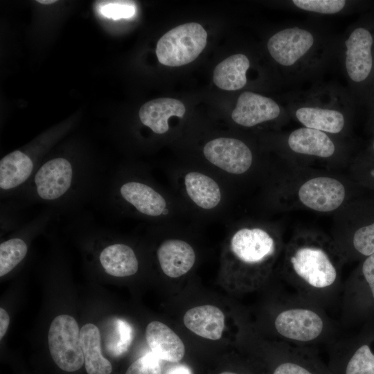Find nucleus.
I'll use <instances>...</instances> for the list:
<instances>
[{"instance_id": "26", "label": "nucleus", "mask_w": 374, "mask_h": 374, "mask_svg": "<svg viewBox=\"0 0 374 374\" xmlns=\"http://www.w3.org/2000/svg\"><path fill=\"white\" fill-rule=\"evenodd\" d=\"M346 374H374V354L370 347L361 346L350 359Z\"/></svg>"}, {"instance_id": "15", "label": "nucleus", "mask_w": 374, "mask_h": 374, "mask_svg": "<svg viewBox=\"0 0 374 374\" xmlns=\"http://www.w3.org/2000/svg\"><path fill=\"white\" fill-rule=\"evenodd\" d=\"M280 3L286 10L312 16H344L374 10V1L290 0Z\"/></svg>"}, {"instance_id": "18", "label": "nucleus", "mask_w": 374, "mask_h": 374, "mask_svg": "<svg viewBox=\"0 0 374 374\" xmlns=\"http://www.w3.org/2000/svg\"><path fill=\"white\" fill-rule=\"evenodd\" d=\"M287 148L294 153L330 158L337 152L333 139L326 132L302 127L292 131L286 138Z\"/></svg>"}, {"instance_id": "33", "label": "nucleus", "mask_w": 374, "mask_h": 374, "mask_svg": "<svg viewBox=\"0 0 374 374\" xmlns=\"http://www.w3.org/2000/svg\"><path fill=\"white\" fill-rule=\"evenodd\" d=\"M165 374H193L190 368L184 364H176L167 370Z\"/></svg>"}, {"instance_id": "4", "label": "nucleus", "mask_w": 374, "mask_h": 374, "mask_svg": "<svg viewBox=\"0 0 374 374\" xmlns=\"http://www.w3.org/2000/svg\"><path fill=\"white\" fill-rule=\"evenodd\" d=\"M337 62L357 105L366 106L374 86V10L339 37Z\"/></svg>"}, {"instance_id": "32", "label": "nucleus", "mask_w": 374, "mask_h": 374, "mask_svg": "<svg viewBox=\"0 0 374 374\" xmlns=\"http://www.w3.org/2000/svg\"><path fill=\"white\" fill-rule=\"evenodd\" d=\"M10 323L8 312L3 308H0V339L6 335Z\"/></svg>"}, {"instance_id": "21", "label": "nucleus", "mask_w": 374, "mask_h": 374, "mask_svg": "<svg viewBox=\"0 0 374 374\" xmlns=\"http://www.w3.org/2000/svg\"><path fill=\"white\" fill-rule=\"evenodd\" d=\"M250 67L251 61L246 54H233L215 66L213 71V82L223 90L242 89L247 84V73Z\"/></svg>"}, {"instance_id": "12", "label": "nucleus", "mask_w": 374, "mask_h": 374, "mask_svg": "<svg viewBox=\"0 0 374 374\" xmlns=\"http://www.w3.org/2000/svg\"><path fill=\"white\" fill-rule=\"evenodd\" d=\"M288 117L285 106L270 97L251 91H243L239 95L235 107L231 112L232 120L245 127Z\"/></svg>"}, {"instance_id": "19", "label": "nucleus", "mask_w": 374, "mask_h": 374, "mask_svg": "<svg viewBox=\"0 0 374 374\" xmlns=\"http://www.w3.org/2000/svg\"><path fill=\"white\" fill-rule=\"evenodd\" d=\"M184 326L192 332L202 338L218 340L225 327V316L215 305L205 304L188 310L184 317Z\"/></svg>"}, {"instance_id": "14", "label": "nucleus", "mask_w": 374, "mask_h": 374, "mask_svg": "<svg viewBox=\"0 0 374 374\" xmlns=\"http://www.w3.org/2000/svg\"><path fill=\"white\" fill-rule=\"evenodd\" d=\"M300 201L308 208L319 212H329L343 203L346 192L337 179L318 177L305 182L299 190Z\"/></svg>"}, {"instance_id": "8", "label": "nucleus", "mask_w": 374, "mask_h": 374, "mask_svg": "<svg viewBox=\"0 0 374 374\" xmlns=\"http://www.w3.org/2000/svg\"><path fill=\"white\" fill-rule=\"evenodd\" d=\"M80 331L76 320L69 314L57 316L50 325L48 344L51 356L64 371H76L84 363Z\"/></svg>"}, {"instance_id": "9", "label": "nucleus", "mask_w": 374, "mask_h": 374, "mask_svg": "<svg viewBox=\"0 0 374 374\" xmlns=\"http://www.w3.org/2000/svg\"><path fill=\"white\" fill-rule=\"evenodd\" d=\"M84 215L90 230L101 244L97 261L103 271L109 276L118 278L136 274L139 269V261L134 249L125 242L114 240L110 232L104 228L103 231L106 242H103L98 224L90 217Z\"/></svg>"}, {"instance_id": "30", "label": "nucleus", "mask_w": 374, "mask_h": 374, "mask_svg": "<svg viewBox=\"0 0 374 374\" xmlns=\"http://www.w3.org/2000/svg\"><path fill=\"white\" fill-rule=\"evenodd\" d=\"M362 271L368 284L374 299V253L368 256L362 264Z\"/></svg>"}, {"instance_id": "28", "label": "nucleus", "mask_w": 374, "mask_h": 374, "mask_svg": "<svg viewBox=\"0 0 374 374\" xmlns=\"http://www.w3.org/2000/svg\"><path fill=\"white\" fill-rule=\"evenodd\" d=\"M125 374H162L160 359L152 353L145 354L135 360Z\"/></svg>"}, {"instance_id": "25", "label": "nucleus", "mask_w": 374, "mask_h": 374, "mask_svg": "<svg viewBox=\"0 0 374 374\" xmlns=\"http://www.w3.org/2000/svg\"><path fill=\"white\" fill-rule=\"evenodd\" d=\"M6 200L1 204V233L15 231L26 222L22 220V213L25 206L14 199Z\"/></svg>"}, {"instance_id": "22", "label": "nucleus", "mask_w": 374, "mask_h": 374, "mask_svg": "<svg viewBox=\"0 0 374 374\" xmlns=\"http://www.w3.org/2000/svg\"><path fill=\"white\" fill-rule=\"evenodd\" d=\"M184 184L189 198L199 208L210 210L219 205L221 190L211 177L199 172H188L184 177Z\"/></svg>"}, {"instance_id": "13", "label": "nucleus", "mask_w": 374, "mask_h": 374, "mask_svg": "<svg viewBox=\"0 0 374 374\" xmlns=\"http://www.w3.org/2000/svg\"><path fill=\"white\" fill-rule=\"evenodd\" d=\"M203 154L211 163L232 175L244 173L253 163V153L249 147L234 138L220 137L207 142Z\"/></svg>"}, {"instance_id": "1", "label": "nucleus", "mask_w": 374, "mask_h": 374, "mask_svg": "<svg viewBox=\"0 0 374 374\" xmlns=\"http://www.w3.org/2000/svg\"><path fill=\"white\" fill-rule=\"evenodd\" d=\"M62 152L44 158L32 177L11 199L24 206L42 204L55 215L79 213L95 202L107 175L91 158Z\"/></svg>"}, {"instance_id": "10", "label": "nucleus", "mask_w": 374, "mask_h": 374, "mask_svg": "<svg viewBox=\"0 0 374 374\" xmlns=\"http://www.w3.org/2000/svg\"><path fill=\"white\" fill-rule=\"evenodd\" d=\"M55 216L53 211L46 208L37 216L26 221L14 231L12 235L1 242V277L9 274L25 259L28 251V240L48 226Z\"/></svg>"}, {"instance_id": "23", "label": "nucleus", "mask_w": 374, "mask_h": 374, "mask_svg": "<svg viewBox=\"0 0 374 374\" xmlns=\"http://www.w3.org/2000/svg\"><path fill=\"white\" fill-rule=\"evenodd\" d=\"M81 347L87 374H111L112 366L101 351V337L93 323L84 325L80 331Z\"/></svg>"}, {"instance_id": "17", "label": "nucleus", "mask_w": 374, "mask_h": 374, "mask_svg": "<svg viewBox=\"0 0 374 374\" xmlns=\"http://www.w3.org/2000/svg\"><path fill=\"white\" fill-rule=\"evenodd\" d=\"M145 339L152 353L160 360L178 363L185 355L186 347L183 341L163 322H150L145 328Z\"/></svg>"}, {"instance_id": "36", "label": "nucleus", "mask_w": 374, "mask_h": 374, "mask_svg": "<svg viewBox=\"0 0 374 374\" xmlns=\"http://www.w3.org/2000/svg\"><path fill=\"white\" fill-rule=\"evenodd\" d=\"M369 148H370L371 153L374 156V139L372 141Z\"/></svg>"}, {"instance_id": "38", "label": "nucleus", "mask_w": 374, "mask_h": 374, "mask_svg": "<svg viewBox=\"0 0 374 374\" xmlns=\"http://www.w3.org/2000/svg\"><path fill=\"white\" fill-rule=\"evenodd\" d=\"M374 93V86H373V90H372V92H371V96H370V98H371V96L373 95ZM369 98V100H370ZM369 101V100H368Z\"/></svg>"}, {"instance_id": "37", "label": "nucleus", "mask_w": 374, "mask_h": 374, "mask_svg": "<svg viewBox=\"0 0 374 374\" xmlns=\"http://www.w3.org/2000/svg\"><path fill=\"white\" fill-rule=\"evenodd\" d=\"M220 374H237V373H233V372H229V371H224Z\"/></svg>"}, {"instance_id": "16", "label": "nucleus", "mask_w": 374, "mask_h": 374, "mask_svg": "<svg viewBox=\"0 0 374 374\" xmlns=\"http://www.w3.org/2000/svg\"><path fill=\"white\" fill-rule=\"evenodd\" d=\"M156 255L163 273L172 278L187 274L194 266L196 253L187 242L170 238L161 242L157 249Z\"/></svg>"}, {"instance_id": "2", "label": "nucleus", "mask_w": 374, "mask_h": 374, "mask_svg": "<svg viewBox=\"0 0 374 374\" xmlns=\"http://www.w3.org/2000/svg\"><path fill=\"white\" fill-rule=\"evenodd\" d=\"M339 37L315 20L287 24L269 37L266 48L286 84L314 83L337 62Z\"/></svg>"}, {"instance_id": "35", "label": "nucleus", "mask_w": 374, "mask_h": 374, "mask_svg": "<svg viewBox=\"0 0 374 374\" xmlns=\"http://www.w3.org/2000/svg\"><path fill=\"white\" fill-rule=\"evenodd\" d=\"M55 0H37V2L42 3V4H51L53 3L56 2Z\"/></svg>"}, {"instance_id": "3", "label": "nucleus", "mask_w": 374, "mask_h": 374, "mask_svg": "<svg viewBox=\"0 0 374 374\" xmlns=\"http://www.w3.org/2000/svg\"><path fill=\"white\" fill-rule=\"evenodd\" d=\"M285 99L289 116L303 127L335 135L344 132L357 106L348 89L321 81L286 93Z\"/></svg>"}, {"instance_id": "27", "label": "nucleus", "mask_w": 374, "mask_h": 374, "mask_svg": "<svg viewBox=\"0 0 374 374\" xmlns=\"http://www.w3.org/2000/svg\"><path fill=\"white\" fill-rule=\"evenodd\" d=\"M355 251L364 256L374 253V220L359 226L353 236Z\"/></svg>"}, {"instance_id": "24", "label": "nucleus", "mask_w": 374, "mask_h": 374, "mask_svg": "<svg viewBox=\"0 0 374 374\" xmlns=\"http://www.w3.org/2000/svg\"><path fill=\"white\" fill-rule=\"evenodd\" d=\"M96 3L98 12L114 20L132 18L136 12V5L133 1L108 0Z\"/></svg>"}, {"instance_id": "7", "label": "nucleus", "mask_w": 374, "mask_h": 374, "mask_svg": "<svg viewBox=\"0 0 374 374\" xmlns=\"http://www.w3.org/2000/svg\"><path fill=\"white\" fill-rule=\"evenodd\" d=\"M207 33L197 23H187L168 30L158 41L159 62L168 66H180L195 60L204 49Z\"/></svg>"}, {"instance_id": "20", "label": "nucleus", "mask_w": 374, "mask_h": 374, "mask_svg": "<svg viewBox=\"0 0 374 374\" xmlns=\"http://www.w3.org/2000/svg\"><path fill=\"white\" fill-rule=\"evenodd\" d=\"M186 112L184 103L171 98H159L143 104L139 109L141 123L154 134H163L169 130L168 119L172 116L183 118Z\"/></svg>"}, {"instance_id": "11", "label": "nucleus", "mask_w": 374, "mask_h": 374, "mask_svg": "<svg viewBox=\"0 0 374 374\" xmlns=\"http://www.w3.org/2000/svg\"><path fill=\"white\" fill-rule=\"evenodd\" d=\"M277 333L287 340L297 343L312 342L323 332L325 322L315 310L292 307L280 312L274 319Z\"/></svg>"}, {"instance_id": "5", "label": "nucleus", "mask_w": 374, "mask_h": 374, "mask_svg": "<svg viewBox=\"0 0 374 374\" xmlns=\"http://www.w3.org/2000/svg\"><path fill=\"white\" fill-rule=\"evenodd\" d=\"M276 242L260 227H242L230 237L224 258V267L238 274L249 276L250 287L262 279L256 270L271 262L276 253ZM253 287V286H252Z\"/></svg>"}, {"instance_id": "6", "label": "nucleus", "mask_w": 374, "mask_h": 374, "mask_svg": "<svg viewBox=\"0 0 374 374\" xmlns=\"http://www.w3.org/2000/svg\"><path fill=\"white\" fill-rule=\"evenodd\" d=\"M289 262L302 288L314 292H323L336 284L338 271L328 252L314 244H303L294 248Z\"/></svg>"}, {"instance_id": "29", "label": "nucleus", "mask_w": 374, "mask_h": 374, "mask_svg": "<svg viewBox=\"0 0 374 374\" xmlns=\"http://www.w3.org/2000/svg\"><path fill=\"white\" fill-rule=\"evenodd\" d=\"M117 334L114 339V344L107 349L115 356L125 353L130 345L132 341V330L130 326L122 320H117Z\"/></svg>"}, {"instance_id": "31", "label": "nucleus", "mask_w": 374, "mask_h": 374, "mask_svg": "<svg viewBox=\"0 0 374 374\" xmlns=\"http://www.w3.org/2000/svg\"><path fill=\"white\" fill-rule=\"evenodd\" d=\"M273 374H312L301 365L292 362H285L278 366Z\"/></svg>"}, {"instance_id": "34", "label": "nucleus", "mask_w": 374, "mask_h": 374, "mask_svg": "<svg viewBox=\"0 0 374 374\" xmlns=\"http://www.w3.org/2000/svg\"><path fill=\"white\" fill-rule=\"evenodd\" d=\"M366 107L368 109L370 123L374 126V93L370 98Z\"/></svg>"}]
</instances>
